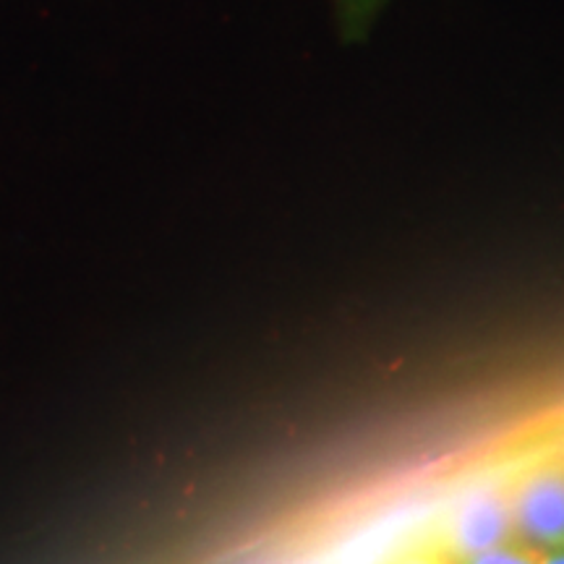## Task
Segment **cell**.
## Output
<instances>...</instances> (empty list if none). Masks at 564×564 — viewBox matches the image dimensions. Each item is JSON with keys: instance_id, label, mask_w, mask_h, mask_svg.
I'll return each instance as SVG.
<instances>
[{"instance_id": "obj_4", "label": "cell", "mask_w": 564, "mask_h": 564, "mask_svg": "<svg viewBox=\"0 0 564 564\" xmlns=\"http://www.w3.org/2000/svg\"><path fill=\"white\" fill-rule=\"evenodd\" d=\"M394 564H455V562L449 560V556H444L436 546H423L403 554Z\"/></svg>"}, {"instance_id": "obj_5", "label": "cell", "mask_w": 564, "mask_h": 564, "mask_svg": "<svg viewBox=\"0 0 564 564\" xmlns=\"http://www.w3.org/2000/svg\"><path fill=\"white\" fill-rule=\"evenodd\" d=\"M539 564H564V546L539 554Z\"/></svg>"}, {"instance_id": "obj_2", "label": "cell", "mask_w": 564, "mask_h": 564, "mask_svg": "<svg viewBox=\"0 0 564 564\" xmlns=\"http://www.w3.org/2000/svg\"><path fill=\"white\" fill-rule=\"evenodd\" d=\"M510 512L520 544L535 552L564 546V460L528 465L510 478Z\"/></svg>"}, {"instance_id": "obj_1", "label": "cell", "mask_w": 564, "mask_h": 564, "mask_svg": "<svg viewBox=\"0 0 564 564\" xmlns=\"http://www.w3.org/2000/svg\"><path fill=\"white\" fill-rule=\"evenodd\" d=\"M514 541L518 539H514L510 512V481H486L470 486L444 512L432 546L440 549L455 564H460L470 556L514 544Z\"/></svg>"}, {"instance_id": "obj_3", "label": "cell", "mask_w": 564, "mask_h": 564, "mask_svg": "<svg viewBox=\"0 0 564 564\" xmlns=\"http://www.w3.org/2000/svg\"><path fill=\"white\" fill-rule=\"evenodd\" d=\"M539 554L541 552H535V549L514 541V544H505L489 549V552L484 554L470 556V560H465L460 564H539Z\"/></svg>"}, {"instance_id": "obj_6", "label": "cell", "mask_w": 564, "mask_h": 564, "mask_svg": "<svg viewBox=\"0 0 564 564\" xmlns=\"http://www.w3.org/2000/svg\"><path fill=\"white\" fill-rule=\"evenodd\" d=\"M343 3H345V9L352 13H364L373 3V0H343Z\"/></svg>"}]
</instances>
